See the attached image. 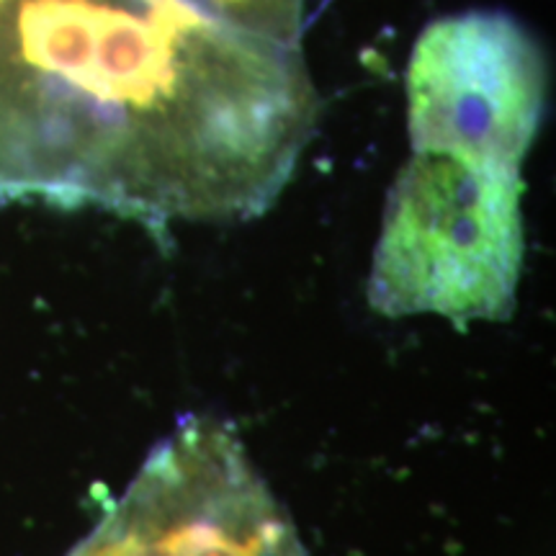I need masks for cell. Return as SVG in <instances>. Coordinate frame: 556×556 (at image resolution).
I'll return each instance as SVG.
<instances>
[{
	"label": "cell",
	"mask_w": 556,
	"mask_h": 556,
	"mask_svg": "<svg viewBox=\"0 0 556 556\" xmlns=\"http://www.w3.org/2000/svg\"><path fill=\"white\" fill-rule=\"evenodd\" d=\"M546 109V58L503 11L435 18L407 67L413 150L456 152L520 168Z\"/></svg>",
	"instance_id": "obj_3"
},
{
	"label": "cell",
	"mask_w": 556,
	"mask_h": 556,
	"mask_svg": "<svg viewBox=\"0 0 556 556\" xmlns=\"http://www.w3.org/2000/svg\"><path fill=\"white\" fill-rule=\"evenodd\" d=\"M70 556H304L240 441L189 417Z\"/></svg>",
	"instance_id": "obj_2"
},
{
	"label": "cell",
	"mask_w": 556,
	"mask_h": 556,
	"mask_svg": "<svg viewBox=\"0 0 556 556\" xmlns=\"http://www.w3.org/2000/svg\"><path fill=\"white\" fill-rule=\"evenodd\" d=\"M520 168L420 150L387 197L368 276L384 317L430 315L467 328L510 317L523 270Z\"/></svg>",
	"instance_id": "obj_1"
}]
</instances>
